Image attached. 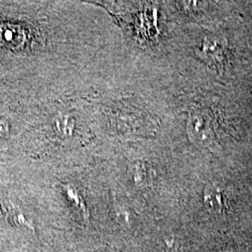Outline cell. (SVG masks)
<instances>
[{"label": "cell", "instance_id": "3", "mask_svg": "<svg viewBox=\"0 0 252 252\" xmlns=\"http://www.w3.org/2000/svg\"><path fill=\"white\" fill-rule=\"evenodd\" d=\"M204 202L207 209L216 214H222L230 209V196L225 189L218 185H210L205 190Z\"/></svg>", "mask_w": 252, "mask_h": 252}, {"label": "cell", "instance_id": "7", "mask_svg": "<svg viewBox=\"0 0 252 252\" xmlns=\"http://www.w3.org/2000/svg\"><path fill=\"white\" fill-rule=\"evenodd\" d=\"M220 252H235L233 250H231V249H226V250H222Z\"/></svg>", "mask_w": 252, "mask_h": 252}, {"label": "cell", "instance_id": "2", "mask_svg": "<svg viewBox=\"0 0 252 252\" xmlns=\"http://www.w3.org/2000/svg\"><path fill=\"white\" fill-rule=\"evenodd\" d=\"M226 41L221 37H207L198 47V55L217 69H221L225 64Z\"/></svg>", "mask_w": 252, "mask_h": 252}, {"label": "cell", "instance_id": "4", "mask_svg": "<svg viewBox=\"0 0 252 252\" xmlns=\"http://www.w3.org/2000/svg\"><path fill=\"white\" fill-rule=\"evenodd\" d=\"M55 126L58 134L62 137H69L72 135L75 122L73 118L68 115H60L55 122Z\"/></svg>", "mask_w": 252, "mask_h": 252}, {"label": "cell", "instance_id": "1", "mask_svg": "<svg viewBox=\"0 0 252 252\" xmlns=\"http://www.w3.org/2000/svg\"><path fill=\"white\" fill-rule=\"evenodd\" d=\"M188 132L191 140L200 145H207L215 137L213 121L205 112H197L189 118Z\"/></svg>", "mask_w": 252, "mask_h": 252}, {"label": "cell", "instance_id": "6", "mask_svg": "<svg viewBox=\"0 0 252 252\" xmlns=\"http://www.w3.org/2000/svg\"><path fill=\"white\" fill-rule=\"evenodd\" d=\"M8 129H9V127H8V124L6 122H3V121L0 122V137L5 135V134L8 132Z\"/></svg>", "mask_w": 252, "mask_h": 252}, {"label": "cell", "instance_id": "5", "mask_svg": "<svg viewBox=\"0 0 252 252\" xmlns=\"http://www.w3.org/2000/svg\"><path fill=\"white\" fill-rule=\"evenodd\" d=\"M1 207L3 208V210L9 215V218L12 220V221L17 222L18 224L20 223H24L27 224V220L24 218V216L19 212L18 210L14 207V206L9 202V201H5L1 203Z\"/></svg>", "mask_w": 252, "mask_h": 252}]
</instances>
